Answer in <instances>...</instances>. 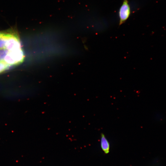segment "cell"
I'll return each mask as SVG.
<instances>
[{"label": "cell", "instance_id": "6da1fadb", "mask_svg": "<svg viewBox=\"0 0 166 166\" xmlns=\"http://www.w3.org/2000/svg\"><path fill=\"white\" fill-rule=\"evenodd\" d=\"M24 57L23 52L21 48H20L9 51L3 61L7 65L11 66L22 62Z\"/></svg>", "mask_w": 166, "mask_h": 166}, {"label": "cell", "instance_id": "7a4b0ae2", "mask_svg": "<svg viewBox=\"0 0 166 166\" xmlns=\"http://www.w3.org/2000/svg\"><path fill=\"white\" fill-rule=\"evenodd\" d=\"M12 30L8 32V35L5 49L9 51L21 48V44L17 35Z\"/></svg>", "mask_w": 166, "mask_h": 166}, {"label": "cell", "instance_id": "3957f363", "mask_svg": "<svg viewBox=\"0 0 166 166\" xmlns=\"http://www.w3.org/2000/svg\"><path fill=\"white\" fill-rule=\"evenodd\" d=\"M131 9L128 0H124L119 10V25L124 22L129 17Z\"/></svg>", "mask_w": 166, "mask_h": 166}, {"label": "cell", "instance_id": "277c9868", "mask_svg": "<svg viewBox=\"0 0 166 166\" xmlns=\"http://www.w3.org/2000/svg\"><path fill=\"white\" fill-rule=\"evenodd\" d=\"M100 145L104 152L108 154L110 151V145L108 139L103 133H101L100 137Z\"/></svg>", "mask_w": 166, "mask_h": 166}, {"label": "cell", "instance_id": "5b68a950", "mask_svg": "<svg viewBox=\"0 0 166 166\" xmlns=\"http://www.w3.org/2000/svg\"><path fill=\"white\" fill-rule=\"evenodd\" d=\"M7 35V32H3L2 36L0 37V49L5 48Z\"/></svg>", "mask_w": 166, "mask_h": 166}, {"label": "cell", "instance_id": "8992f818", "mask_svg": "<svg viewBox=\"0 0 166 166\" xmlns=\"http://www.w3.org/2000/svg\"><path fill=\"white\" fill-rule=\"evenodd\" d=\"M9 52V51L5 48L0 49V61H3L5 56Z\"/></svg>", "mask_w": 166, "mask_h": 166}, {"label": "cell", "instance_id": "52a82bcc", "mask_svg": "<svg viewBox=\"0 0 166 166\" xmlns=\"http://www.w3.org/2000/svg\"><path fill=\"white\" fill-rule=\"evenodd\" d=\"M11 66L6 64L3 61H0V73L7 69Z\"/></svg>", "mask_w": 166, "mask_h": 166}, {"label": "cell", "instance_id": "ba28073f", "mask_svg": "<svg viewBox=\"0 0 166 166\" xmlns=\"http://www.w3.org/2000/svg\"><path fill=\"white\" fill-rule=\"evenodd\" d=\"M3 32L0 31V37L2 36V34Z\"/></svg>", "mask_w": 166, "mask_h": 166}]
</instances>
